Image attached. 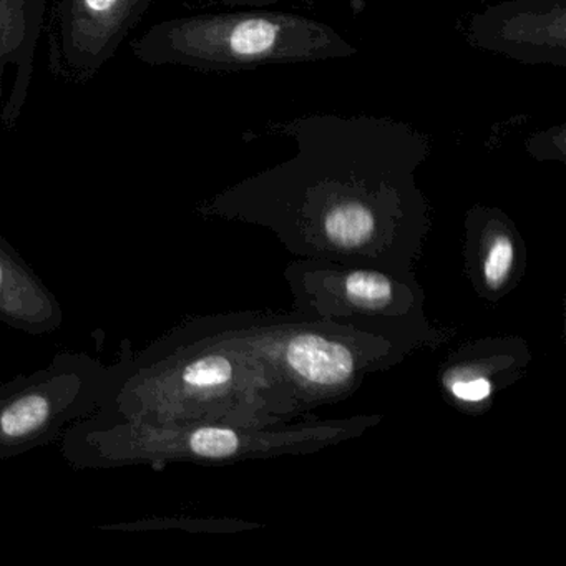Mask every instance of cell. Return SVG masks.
Listing matches in <instances>:
<instances>
[{
    "label": "cell",
    "mask_w": 566,
    "mask_h": 566,
    "mask_svg": "<svg viewBox=\"0 0 566 566\" xmlns=\"http://www.w3.org/2000/svg\"><path fill=\"white\" fill-rule=\"evenodd\" d=\"M300 155L247 185L273 193L274 228L303 247L346 258H375L409 205H422L414 170L424 159L421 137L385 120H303ZM313 248V250H314Z\"/></svg>",
    "instance_id": "obj_1"
},
{
    "label": "cell",
    "mask_w": 566,
    "mask_h": 566,
    "mask_svg": "<svg viewBox=\"0 0 566 566\" xmlns=\"http://www.w3.org/2000/svg\"><path fill=\"white\" fill-rule=\"evenodd\" d=\"M254 451V434L218 422L117 417L94 412L68 427L61 454L77 470L225 464Z\"/></svg>",
    "instance_id": "obj_2"
},
{
    "label": "cell",
    "mask_w": 566,
    "mask_h": 566,
    "mask_svg": "<svg viewBox=\"0 0 566 566\" xmlns=\"http://www.w3.org/2000/svg\"><path fill=\"white\" fill-rule=\"evenodd\" d=\"M110 364L88 352L64 351L47 366L0 382V462L61 440L98 411Z\"/></svg>",
    "instance_id": "obj_3"
},
{
    "label": "cell",
    "mask_w": 566,
    "mask_h": 566,
    "mask_svg": "<svg viewBox=\"0 0 566 566\" xmlns=\"http://www.w3.org/2000/svg\"><path fill=\"white\" fill-rule=\"evenodd\" d=\"M301 28L287 19L247 14L193 15L152 25L135 44L133 57L143 64L182 65L199 70L240 67L274 55H300L290 32Z\"/></svg>",
    "instance_id": "obj_4"
},
{
    "label": "cell",
    "mask_w": 566,
    "mask_h": 566,
    "mask_svg": "<svg viewBox=\"0 0 566 566\" xmlns=\"http://www.w3.org/2000/svg\"><path fill=\"white\" fill-rule=\"evenodd\" d=\"M153 0H57L51 65L58 74L88 80L116 57Z\"/></svg>",
    "instance_id": "obj_5"
},
{
    "label": "cell",
    "mask_w": 566,
    "mask_h": 566,
    "mask_svg": "<svg viewBox=\"0 0 566 566\" xmlns=\"http://www.w3.org/2000/svg\"><path fill=\"white\" fill-rule=\"evenodd\" d=\"M47 0H0V120L18 126L34 78L35 48L44 29Z\"/></svg>",
    "instance_id": "obj_6"
},
{
    "label": "cell",
    "mask_w": 566,
    "mask_h": 566,
    "mask_svg": "<svg viewBox=\"0 0 566 566\" xmlns=\"http://www.w3.org/2000/svg\"><path fill=\"white\" fill-rule=\"evenodd\" d=\"M0 323L45 336L64 324L61 301L24 257L0 235Z\"/></svg>",
    "instance_id": "obj_7"
},
{
    "label": "cell",
    "mask_w": 566,
    "mask_h": 566,
    "mask_svg": "<svg viewBox=\"0 0 566 566\" xmlns=\"http://www.w3.org/2000/svg\"><path fill=\"white\" fill-rule=\"evenodd\" d=\"M280 364L294 381L317 392H341L352 384L361 361L345 341H334L323 333L304 329L287 337L277 348Z\"/></svg>",
    "instance_id": "obj_8"
},
{
    "label": "cell",
    "mask_w": 566,
    "mask_h": 566,
    "mask_svg": "<svg viewBox=\"0 0 566 566\" xmlns=\"http://www.w3.org/2000/svg\"><path fill=\"white\" fill-rule=\"evenodd\" d=\"M342 296L349 306L368 313H382L395 301V287L392 277L375 270H355L341 276Z\"/></svg>",
    "instance_id": "obj_9"
},
{
    "label": "cell",
    "mask_w": 566,
    "mask_h": 566,
    "mask_svg": "<svg viewBox=\"0 0 566 566\" xmlns=\"http://www.w3.org/2000/svg\"><path fill=\"white\" fill-rule=\"evenodd\" d=\"M516 248L512 235L505 230H496L489 240L483 243L480 253V276L483 286L490 291H500L510 277L515 268Z\"/></svg>",
    "instance_id": "obj_10"
},
{
    "label": "cell",
    "mask_w": 566,
    "mask_h": 566,
    "mask_svg": "<svg viewBox=\"0 0 566 566\" xmlns=\"http://www.w3.org/2000/svg\"><path fill=\"white\" fill-rule=\"evenodd\" d=\"M450 394L466 404H480L492 395L493 382L487 375H477L467 371L450 379Z\"/></svg>",
    "instance_id": "obj_11"
}]
</instances>
